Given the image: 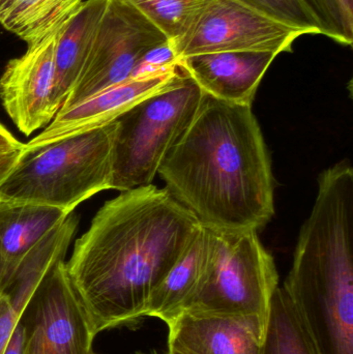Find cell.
<instances>
[{
    "label": "cell",
    "instance_id": "obj_2",
    "mask_svg": "<svg viewBox=\"0 0 353 354\" xmlns=\"http://www.w3.org/2000/svg\"><path fill=\"white\" fill-rule=\"evenodd\" d=\"M158 174L211 230L258 231L275 214L271 158L251 106L203 93L192 122Z\"/></svg>",
    "mask_w": 353,
    "mask_h": 354
},
{
    "label": "cell",
    "instance_id": "obj_11",
    "mask_svg": "<svg viewBox=\"0 0 353 354\" xmlns=\"http://www.w3.org/2000/svg\"><path fill=\"white\" fill-rule=\"evenodd\" d=\"M180 68L169 74L128 79L72 107L60 109L43 132L23 145L22 151H35L66 137L111 124L126 110L169 84Z\"/></svg>",
    "mask_w": 353,
    "mask_h": 354
},
{
    "label": "cell",
    "instance_id": "obj_8",
    "mask_svg": "<svg viewBox=\"0 0 353 354\" xmlns=\"http://www.w3.org/2000/svg\"><path fill=\"white\" fill-rule=\"evenodd\" d=\"M303 31L263 12L247 0H207L186 37L175 46L180 59L213 52H292Z\"/></svg>",
    "mask_w": 353,
    "mask_h": 354
},
{
    "label": "cell",
    "instance_id": "obj_25",
    "mask_svg": "<svg viewBox=\"0 0 353 354\" xmlns=\"http://www.w3.org/2000/svg\"><path fill=\"white\" fill-rule=\"evenodd\" d=\"M23 145H24L0 122V155L22 151Z\"/></svg>",
    "mask_w": 353,
    "mask_h": 354
},
{
    "label": "cell",
    "instance_id": "obj_5",
    "mask_svg": "<svg viewBox=\"0 0 353 354\" xmlns=\"http://www.w3.org/2000/svg\"><path fill=\"white\" fill-rule=\"evenodd\" d=\"M203 93L182 68L157 93L126 110L116 122L111 189L153 185L168 153L190 126Z\"/></svg>",
    "mask_w": 353,
    "mask_h": 354
},
{
    "label": "cell",
    "instance_id": "obj_23",
    "mask_svg": "<svg viewBox=\"0 0 353 354\" xmlns=\"http://www.w3.org/2000/svg\"><path fill=\"white\" fill-rule=\"evenodd\" d=\"M22 310L12 304L6 293H0V354H3L15 328L22 317Z\"/></svg>",
    "mask_w": 353,
    "mask_h": 354
},
{
    "label": "cell",
    "instance_id": "obj_20",
    "mask_svg": "<svg viewBox=\"0 0 353 354\" xmlns=\"http://www.w3.org/2000/svg\"><path fill=\"white\" fill-rule=\"evenodd\" d=\"M312 15L321 28V35L336 43L352 46L353 29L348 27L338 0H300Z\"/></svg>",
    "mask_w": 353,
    "mask_h": 354
},
{
    "label": "cell",
    "instance_id": "obj_18",
    "mask_svg": "<svg viewBox=\"0 0 353 354\" xmlns=\"http://www.w3.org/2000/svg\"><path fill=\"white\" fill-rule=\"evenodd\" d=\"M260 354H318L283 287L271 299Z\"/></svg>",
    "mask_w": 353,
    "mask_h": 354
},
{
    "label": "cell",
    "instance_id": "obj_24",
    "mask_svg": "<svg viewBox=\"0 0 353 354\" xmlns=\"http://www.w3.org/2000/svg\"><path fill=\"white\" fill-rule=\"evenodd\" d=\"M26 339V328H25L24 324L20 320L10 336L3 354H24Z\"/></svg>",
    "mask_w": 353,
    "mask_h": 354
},
{
    "label": "cell",
    "instance_id": "obj_21",
    "mask_svg": "<svg viewBox=\"0 0 353 354\" xmlns=\"http://www.w3.org/2000/svg\"><path fill=\"white\" fill-rule=\"evenodd\" d=\"M276 20L303 31L304 35H321L312 15L300 0H247Z\"/></svg>",
    "mask_w": 353,
    "mask_h": 354
},
{
    "label": "cell",
    "instance_id": "obj_16",
    "mask_svg": "<svg viewBox=\"0 0 353 354\" xmlns=\"http://www.w3.org/2000/svg\"><path fill=\"white\" fill-rule=\"evenodd\" d=\"M68 216L49 206L0 202V257L18 272L29 253Z\"/></svg>",
    "mask_w": 353,
    "mask_h": 354
},
{
    "label": "cell",
    "instance_id": "obj_17",
    "mask_svg": "<svg viewBox=\"0 0 353 354\" xmlns=\"http://www.w3.org/2000/svg\"><path fill=\"white\" fill-rule=\"evenodd\" d=\"M84 0H0V24L28 45L59 30Z\"/></svg>",
    "mask_w": 353,
    "mask_h": 354
},
{
    "label": "cell",
    "instance_id": "obj_26",
    "mask_svg": "<svg viewBox=\"0 0 353 354\" xmlns=\"http://www.w3.org/2000/svg\"><path fill=\"white\" fill-rule=\"evenodd\" d=\"M20 155L21 151L0 155V183L6 178L8 172H10V170H12V168L14 167L15 164L18 161Z\"/></svg>",
    "mask_w": 353,
    "mask_h": 354
},
{
    "label": "cell",
    "instance_id": "obj_3",
    "mask_svg": "<svg viewBox=\"0 0 353 354\" xmlns=\"http://www.w3.org/2000/svg\"><path fill=\"white\" fill-rule=\"evenodd\" d=\"M353 176L329 169L283 289L318 354H353Z\"/></svg>",
    "mask_w": 353,
    "mask_h": 354
},
{
    "label": "cell",
    "instance_id": "obj_13",
    "mask_svg": "<svg viewBox=\"0 0 353 354\" xmlns=\"http://www.w3.org/2000/svg\"><path fill=\"white\" fill-rule=\"evenodd\" d=\"M277 56L271 52H213L182 58L178 66L203 93L252 107L257 89Z\"/></svg>",
    "mask_w": 353,
    "mask_h": 354
},
{
    "label": "cell",
    "instance_id": "obj_12",
    "mask_svg": "<svg viewBox=\"0 0 353 354\" xmlns=\"http://www.w3.org/2000/svg\"><path fill=\"white\" fill-rule=\"evenodd\" d=\"M166 326L168 348L191 354H260L267 324L255 316L182 312Z\"/></svg>",
    "mask_w": 353,
    "mask_h": 354
},
{
    "label": "cell",
    "instance_id": "obj_29",
    "mask_svg": "<svg viewBox=\"0 0 353 354\" xmlns=\"http://www.w3.org/2000/svg\"><path fill=\"white\" fill-rule=\"evenodd\" d=\"M134 354H159L157 351H151V353H143V351H138V353Z\"/></svg>",
    "mask_w": 353,
    "mask_h": 354
},
{
    "label": "cell",
    "instance_id": "obj_1",
    "mask_svg": "<svg viewBox=\"0 0 353 354\" xmlns=\"http://www.w3.org/2000/svg\"><path fill=\"white\" fill-rule=\"evenodd\" d=\"M201 228L166 187H137L105 202L66 262L91 336L145 318L153 291Z\"/></svg>",
    "mask_w": 353,
    "mask_h": 354
},
{
    "label": "cell",
    "instance_id": "obj_7",
    "mask_svg": "<svg viewBox=\"0 0 353 354\" xmlns=\"http://www.w3.org/2000/svg\"><path fill=\"white\" fill-rule=\"evenodd\" d=\"M165 41L128 0H108L88 59L61 109L131 79L141 57Z\"/></svg>",
    "mask_w": 353,
    "mask_h": 354
},
{
    "label": "cell",
    "instance_id": "obj_14",
    "mask_svg": "<svg viewBox=\"0 0 353 354\" xmlns=\"http://www.w3.org/2000/svg\"><path fill=\"white\" fill-rule=\"evenodd\" d=\"M213 230L202 226L190 247L153 291L145 317L158 318L167 324L182 313L204 283L213 261Z\"/></svg>",
    "mask_w": 353,
    "mask_h": 354
},
{
    "label": "cell",
    "instance_id": "obj_6",
    "mask_svg": "<svg viewBox=\"0 0 353 354\" xmlns=\"http://www.w3.org/2000/svg\"><path fill=\"white\" fill-rule=\"evenodd\" d=\"M213 232L215 250L209 274L182 312L255 316L267 324L279 274L258 231Z\"/></svg>",
    "mask_w": 353,
    "mask_h": 354
},
{
    "label": "cell",
    "instance_id": "obj_22",
    "mask_svg": "<svg viewBox=\"0 0 353 354\" xmlns=\"http://www.w3.org/2000/svg\"><path fill=\"white\" fill-rule=\"evenodd\" d=\"M178 68L175 49L173 44L168 39L151 48L141 57L131 78L169 74L175 72Z\"/></svg>",
    "mask_w": 353,
    "mask_h": 354
},
{
    "label": "cell",
    "instance_id": "obj_4",
    "mask_svg": "<svg viewBox=\"0 0 353 354\" xmlns=\"http://www.w3.org/2000/svg\"><path fill=\"white\" fill-rule=\"evenodd\" d=\"M116 122L66 137L20 157L0 183V202L58 208L70 216L111 189Z\"/></svg>",
    "mask_w": 353,
    "mask_h": 354
},
{
    "label": "cell",
    "instance_id": "obj_19",
    "mask_svg": "<svg viewBox=\"0 0 353 354\" xmlns=\"http://www.w3.org/2000/svg\"><path fill=\"white\" fill-rule=\"evenodd\" d=\"M175 46L192 28L207 0H128Z\"/></svg>",
    "mask_w": 353,
    "mask_h": 354
},
{
    "label": "cell",
    "instance_id": "obj_30",
    "mask_svg": "<svg viewBox=\"0 0 353 354\" xmlns=\"http://www.w3.org/2000/svg\"><path fill=\"white\" fill-rule=\"evenodd\" d=\"M91 354H95V353H91Z\"/></svg>",
    "mask_w": 353,
    "mask_h": 354
},
{
    "label": "cell",
    "instance_id": "obj_10",
    "mask_svg": "<svg viewBox=\"0 0 353 354\" xmlns=\"http://www.w3.org/2000/svg\"><path fill=\"white\" fill-rule=\"evenodd\" d=\"M59 30L28 45L24 54L6 64L0 77L2 107L25 136L46 128L58 113L53 93Z\"/></svg>",
    "mask_w": 353,
    "mask_h": 354
},
{
    "label": "cell",
    "instance_id": "obj_28",
    "mask_svg": "<svg viewBox=\"0 0 353 354\" xmlns=\"http://www.w3.org/2000/svg\"><path fill=\"white\" fill-rule=\"evenodd\" d=\"M166 354H191L186 353V351H178V349L168 348L167 353Z\"/></svg>",
    "mask_w": 353,
    "mask_h": 354
},
{
    "label": "cell",
    "instance_id": "obj_9",
    "mask_svg": "<svg viewBox=\"0 0 353 354\" xmlns=\"http://www.w3.org/2000/svg\"><path fill=\"white\" fill-rule=\"evenodd\" d=\"M21 322L27 334L55 354H91L95 340L64 259L56 262L35 290Z\"/></svg>",
    "mask_w": 353,
    "mask_h": 354
},
{
    "label": "cell",
    "instance_id": "obj_27",
    "mask_svg": "<svg viewBox=\"0 0 353 354\" xmlns=\"http://www.w3.org/2000/svg\"><path fill=\"white\" fill-rule=\"evenodd\" d=\"M348 27L353 29V0H338Z\"/></svg>",
    "mask_w": 353,
    "mask_h": 354
},
{
    "label": "cell",
    "instance_id": "obj_15",
    "mask_svg": "<svg viewBox=\"0 0 353 354\" xmlns=\"http://www.w3.org/2000/svg\"><path fill=\"white\" fill-rule=\"evenodd\" d=\"M107 1L85 0L58 32L53 93L54 106L58 111L61 109L82 74L93 49Z\"/></svg>",
    "mask_w": 353,
    "mask_h": 354
}]
</instances>
